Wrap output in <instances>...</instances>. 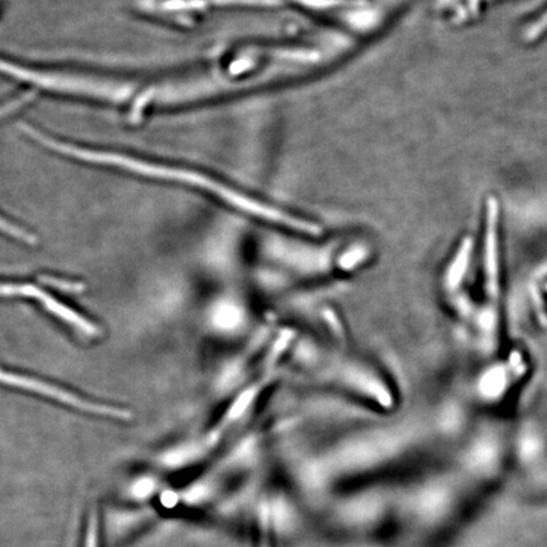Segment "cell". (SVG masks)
<instances>
[{
  "mask_svg": "<svg viewBox=\"0 0 547 547\" xmlns=\"http://www.w3.org/2000/svg\"><path fill=\"white\" fill-rule=\"evenodd\" d=\"M0 383L11 385V387L21 388V390L34 391V393L41 394V396L52 398L58 402L67 404L74 408L85 410V412L95 413V415L108 416V417L130 419L132 415L129 410L112 408L108 406H101V404L90 403L88 400L80 399L54 385L43 383V381H36V379L26 378V376L12 374L0 370Z\"/></svg>",
  "mask_w": 547,
  "mask_h": 547,
  "instance_id": "3",
  "label": "cell"
},
{
  "mask_svg": "<svg viewBox=\"0 0 547 547\" xmlns=\"http://www.w3.org/2000/svg\"><path fill=\"white\" fill-rule=\"evenodd\" d=\"M103 522L95 507L90 508L84 522L80 547H103Z\"/></svg>",
  "mask_w": 547,
  "mask_h": 547,
  "instance_id": "5",
  "label": "cell"
},
{
  "mask_svg": "<svg viewBox=\"0 0 547 547\" xmlns=\"http://www.w3.org/2000/svg\"><path fill=\"white\" fill-rule=\"evenodd\" d=\"M543 291H545V293L547 295V279H546L545 284H543Z\"/></svg>",
  "mask_w": 547,
  "mask_h": 547,
  "instance_id": "12",
  "label": "cell"
},
{
  "mask_svg": "<svg viewBox=\"0 0 547 547\" xmlns=\"http://www.w3.org/2000/svg\"><path fill=\"white\" fill-rule=\"evenodd\" d=\"M39 282L58 289V291H67V293H82L85 291V285L83 282L65 281V279L54 278V276L41 275Z\"/></svg>",
  "mask_w": 547,
  "mask_h": 547,
  "instance_id": "7",
  "label": "cell"
},
{
  "mask_svg": "<svg viewBox=\"0 0 547 547\" xmlns=\"http://www.w3.org/2000/svg\"><path fill=\"white\" fill-rule=\"evenodd\" d=\"M261 543L260 547H270L269 543V507L261 506L260 513Z\"/></svg>",
  "mask_w": 547,
  "mask_h": 547,
  "instance_id": "11",
  "label": "cell"
},
{
  "mask_svg": "<svg viewBox=\"0 0 547 547\" xmlns=\"http://www.w3.org/2000/svg\"><path fill=\"white\" fill-rule=\"evenodd\" d=\"M204 7L207 5H264L273 7L278 5L279 0H203Z\"/></svg>",
  "mask_w": 547,
  "mask_h": 547,
  "instance_id": "9",
  "label": "cell"
},
{
  "mask_svg": "<svg viewBox=\"0 0 547 547\" xmlns=\"http://www.w3.org/2000/svg\"><path fill=\"white\" fill-rule=\"evenodd\" d=\"M40 301H41L43 307H45L49 312H51L52 315L58 317L62 321L67 322L68 325L74 326V327L84 332V334L88 336H98L101 334V331H99V328L96 327L94 323L89 322L88 319L84 318L83 316L77 315L76 310L64 306L60 301L52 298L51 295L43 293Z\"/></svg>",
  "mask_w": 547,
  "mask_h": 547,
  "instance_id": "4",
  "label": "cell"
},
{
  "mask_svg": "<svg viewBox=\"0 0 547 547\" xmlns=\"http://www.w3.org/2000/svg\"><path fill=\"white\" fill-rule=\"evenodd\" d=\"M0 231L7 233V235L12 236V238L21 239V241L26 242L28 245L36 244V238H34L33 235L24 231V229H20V227L14 226L13 223L3 219V217H0Z\"/></svg>",
  "mask_w": 547,
  "mask_h": 547,
  "instance_id": "8",
  "label": "cell"
},
{
  "mask_svg": "<svg viewBox=\"0 0 547 547\" xmlns=\"http://www.w3.org/2000/svg\"><path fill=\"white\" fill-rule=\"evenodd\" d=\"M547 30V11L545 13L540 15L536 21L527 28L526 33H525V39L528 41H534V40L539 39L541 34L545 32Z\"/></svg>",
  "mask_w": 547,
  "mask_h": 547,
  "instance_id": "10",
  "label": "cell"
},
{
  "mask_svg": "<svg viewBox=\"0 0 547 547\" xmlns=\"http://www.w3.org/2000/svg\"><path fill=\"white\" fill-rule=\"evenodd\" d=\"M43 291L34 285L0 284V297H24L41 300Z\"/></svg>",
  "mask_w": 547,
  "mask_h": 547,
  "instance_id": "6",
  "label": "cell"
},
{
  "mask_svg": "<svg viewBox=\"0 0 547 547\" xmlns=\"http://www.w3.org/2000/svg\"><path fill=\"white\" fill-rule=\"evenodd\" d=\"M479 272H480L481 301L477 312L481 341L488 350L498 345L502 328L503 251L500 238V207L498 199L488 198L483 242H481Z\"/></svg>",
  "mask_w": 547,
  "mask_h": 547,
  "instance_id": "1",
  "label": "cell"
},
{
  "mask_svg": "<svg viewBox=\"0 0 547 547\" xmlns=\"http://www.w3.org/2000/svg\"><path fill=\"white\" fill-rule=\"evenodd\" d=\"M528 362L520 349L511 350L508 355L497 360L484 372L480 379V394L489 404L506 402L513 391L526 378Z\"/></svg>",
  "mask_w": 547,
  "mask_h": 547,
  "instance_id": "2",
  "label": "cell"
}]
</instances>
